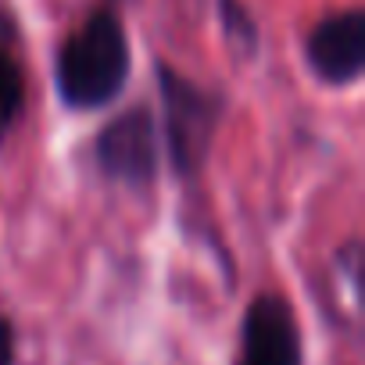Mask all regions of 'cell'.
Returning <instances> with one entry per match:
<instances>
[{
  "label": "cell",
  "mask_w": 365,
  "mask_h": 365,
  "mask_svg": "<svg viewBox=\"0 0 365 365\" xmlns=\"http://www.w3.org/2000/svg\"><path fill=\"white\" fill-rule=\"evenodd\" d=\"M129 76V43L115 11L90 15L58 54V93L68 108L90 111L118 97Z\"/></svg>",
  "instance_id": "obj_1"
},
{
  "label": "cell",
  "mask_w": 365,
  "mask_h": 365,
  "mask_svg": "<svg viewBox=\"0 0 365 365\" xmlns=\"http://www.w3.org/2000/svg\"><path fill=\"white\" fill-rule=\"evenodd\" d=\"M161 79V101H165V136L172 165L182 175H194L205 165V154L212 147V136L222 118V101L197 83L182 79L175 68H158Z\"/></svg>",
  "instance_id": "obj_2"
},
{
  "label": "cell",
  "mask_w": 365,
  "mask_h": 365,
  "mask_svg": "<svg viewBox=\"0 0 365 365\" xmlns=\"http://www.w3.org/2000/svg\"><path fill=\"white\" fill-rule=\"evenodd\" d=\"M97 165L108 179L125 187H147L158 175V129L147 108L122 111L97 136Z\"/></svg>",
  "instance_id": "obj_3"
},
{
  "label": "cell",
  "mask_w": 365,
  "mask_h": 365,
  "mask_svg": "<svg viewBox=\"0 0 365 365\" xmlns=\"http://www.w3.org/2000/svg\"><path fill=\"white\" fill-rule=\"evenodd\" d=\"M237 365H301V333L283 297L262 294L251 301Z\"/></svg>",
  "instance_id": "obj_4"
},
{
  "label": "cell",
  "mask_w": 365,
  "mask_h": 365,
  "mask_svg": "<svg viewBox=\"0 0 365 365\" xmlns=\"http://www.w3.org/2000/svg\"><path fill=\"white\" fill-rule=\"evenodd\" d=\"M304 58L322 83L333 86L354 83L365 68V15L340 11L322 19L304 43Z\"/></svg>",
  "instance_id": "obj_5"
},
{
  "label": "cell",
  "mask_w": 365,
  "mask_h": 365,
  "mask_svg": "<svg viewBox=\"0 0 365 365\" xmlns=\"http://www.w3.org/2000/svg\"><path fill=\"white\" fill-rule=\"evenodd\" d=\"M219 15H222V29H226L233 51L244 54V58H255L258 29H255V19L240 8V0H219Z\"/></svg>",
  "instance_id": "obj_6"
},
{
  "label": "cell",
  "mask_w": 365,
  "mask_h": 365,
  "mask_svg": "<svg viewBox=\"0 0 365 365\" xmlns=\"http://www.w3.org/2000/svg\"><path fill=\"white\" fill-rule=\"evenodd\" d=\"M22 101H26L22 72H19V65L8 54H0V140H4L8 129L15 125V118L22 111Z\"/></svg>",
  "instance_id": "obj_7"
},
{
  "label": "cell",
  "mask_w": 365,
  "mask_h": 365,
  "mask_svg": "<svg viewBox=\"0 0 365 365\" xmlns=\"http://www.w3.org/2000/svg\"><path fill=\"white\" fill-rule=\"evenodd\" d=\"M0 365H15V333L4 315H0Z\"/></svg>",
  "instance_id": "obj_8"
}]
</instances>
